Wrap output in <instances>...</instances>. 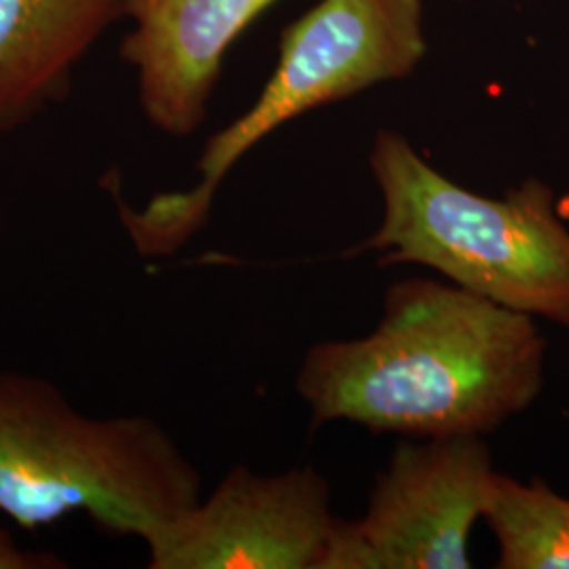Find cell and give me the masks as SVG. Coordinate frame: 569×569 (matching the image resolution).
I'll use <instances>...</instances> for the list:
<instances>
[{"mask_svg":"<svg viewBox=\"0 0 569 569\" xmlns=\"http://www.w3.org/2000/svg\"><path fill=\"white\" fill-rule=\"evenodd\" d=\"M547 340L536 319L460 284H390L363 338L306 352L296 390L310 428L350 422L411 439L486 437L545 387Z\"/></svg>","mask_w":569,"mask_h":569,"instance_id":"1","label":"cell"},{"mask_svg":"<svg viewBox=\"0 0 569 569\" xmlns=\"http://www.w3.org/2000/svg\"><path fill=\"white\" fill-rule=\"evenodd\" d=\"M201 496L199 468L157 420L93 418L51 380L0 369V515L20 528L84 512L142 540Z\"/></svg>","mask_w":569,"mask_h":569,"instance_id":"2","label":"cell"},{"mask_svg":"<svg viewBox=\"0 0 569 569\" xmlns=\"http://www.w3.org/2000/svg\"><path fill=\"white\" fill-rule=\"evenodd\" d=\"M369 169L382 222L346 258L378 251V266L418 264L449 283L569 329V228L552 188L529 178L493 199L451 182L403 133L380 129Z\"/></svg>","mask_w":569,"mask_h":569,"instance_id":"3","label":"cell"},{"mask_svg":"<svg viewBox=\"0 0 569 569\" xmlns=\"http://www.w3.org/2000/svg\"><path fill=\"white\" fill-rule=\"evenodd\" d=\"M427 51L425 0H319L284 28L277 68L258 100L204 143L199 182L143 207L114 194L131 243L146 258L176 256L203 230L226 176L251 148L310 110L406 79Z\"/></svg>","mask_w":569,"mask_h":569,"instance_id":"4","label":"cell"},{"mask_svg":"<svg viewBox=\"0 0 569 569\" xmlns=\"http://www.w3.org/2000/svg\"><path fill=\"white\" fill-rule=\"evenodd\" d=\"M496 468L483 437L397 443L367 509L340 519L326 569H468Z\"/></svg>","mask_w":569,"mask_h":569,"instance_id":"5","label":"cell"},{"mask_svg":"<svg viewBox=\"0 0 569 569\" xmlns=\"http://www.w3.org/2000/svg\"><path fill=\"white\" fill-rule=\"evenodd\" d=\"M338 526L315 468L264 475L237 465L142 542L150 569H326Z\"/></svg>","mask_w":569,"mask_h":569,"instance_id":"6","label":"cell"},{"mask_svg":"<svg viewBox=\"0 0 569 569\" xmlns=\"http://www.w3.org/2000/svg\"><path fill=\"white\" fill-rule=\"evenodd\" d=\"M277 0H127L121 58L138 82L146 121L164 136L201 129L226 53Z\"/></svg>","mask_w":569,"mask_h":569,"instance_id":"7","label":"cell"},{"mask_svg":"<svg viewBox=\"0 0 569 569\" xmlns=\"http://www.w3.org/2000/svg\"><path fill=\"white\" fill-rule=\"evenodd\" d=\"M127 18V0H0V133L61 102L96 42Z\"/></svg>","mask_w":569,"mask_h":569,"instance_id":"8","label":"cell"},{"mask_svg":"<svg viewBox=\"0 0 569 569\" xmlns=\"http://www.w3.org/2000/svg\"><path fill=\"white\" fill-rule=\"evenodd\" d=\"M498 542V569H569V498L542 479L493 472L483 519Z\"/></svg>","mask_w":569,"mask_h":569,"instance_id":"9","label":"cell"},{"mask_svg":"<svg viewBox=\"0 0 569 569\" xmlns=\"http://www.w3.org/2000/svg\"><path fill=\"white\" fill-rule=\"evenodd\" d=\"M68 563L60 555L21 547L9 529L0 526V569H63Z\"/></svg>","mask_w":569,"mask_h":569,"instance_id":"10","label":"cell"},{"mask_svg":"<svg viewBox=\"0 0 569 569\" xmlns=\"http://www.w3.org/2000/svg\"><path fill=\"white\" fill-rule=\"evenodd\" d=\"M0 239H2V213H0Z\"/></svg>","mask_w":569,"mask_h":569,"instance_id":"11","label":"cell"}]
</instances>
